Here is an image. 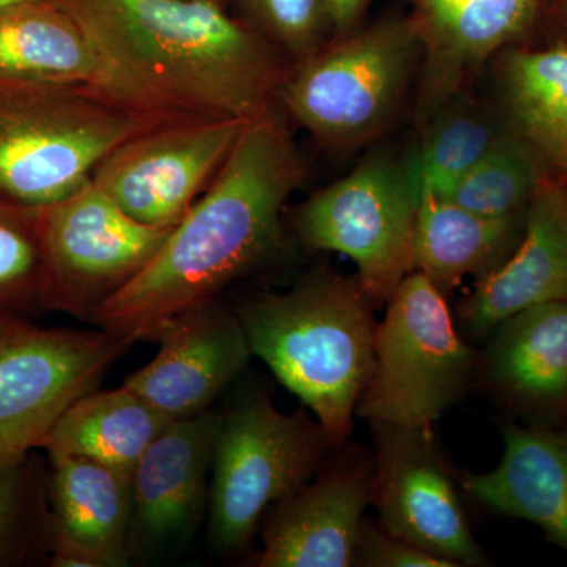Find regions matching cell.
Segmentation results:
<instances>
[{
  "mask_svg": "<svg viewBox=\"0 0 567 567\" xmlns=\"http://www.w3.org/2000/svg\"><path fill=\"white\" fill-rule=\"evenodd\" d=\"M540 44H567V0H546L535 32Z\"/></svg>",
  "mask_w": 567,
  "mask_h": 567,
  "instance_id": "cell-32",
  "label": "cell"
},
{
  "mask_svg": "<svg viewBox=\"0 0 567 567\" xmlns=\"http://www.w3.org/2000/svg\"><path fill=\"white\" fill-rule=\"evenodd\" d=\"M421 194L405 156L374 151L357 167L295 207L292 226L312 252L344 254L377 305H386L412 274Z\"/></svg>",
  "mask_w": 567,
  "mask_h": 567,
  "instance_id": "cell-8",
  "label": "cell"
},
{
  "mask_svg": "<svg viewBox=\"0 0 567 567\" xmlns=\"http://www.w3.org/2000/svg\"><path fill=\"white\" fill-rule=\"evenodd\" d=\"M421 44L415 125L472 87L506 48L532 39L546 0H409Z\"/></svg>",
  "mask_w": 567,
  "mask_h": 567,
  "instance_id": "cell-14",
  "label": "cell"
},
{
  "mask_svg": "<svg viewBox=\"0 0 567 567\" xmlns=\"http://www.w3.org/2000/svg\"><path fill=\"white\" fill-rule=\"evenodd\" d=\"M567 300V178L547 174L537 185L516 251L475 282L457 305L458 331L486 341L509 317L533 306Z\"/></svg>",
  "mask_w": 567,
  "mask_h": 567,
  "instance_id": "cell-17",
  "label": "cell"
},
{
  "mask_svg": "<svg viewBox=\"0 0 567 567\" xmlns=\"http://www.w3.org/2000/svg\"><path fill=\"white\" fill-rule=\"evenodd\" d=\"M353 567H454L445 559L421 550L391 535L372 518L364 517L354 547Z\"/></svg>",
  "mask_w": 567,
  "mask_h": 567,
  "instance_id": "cell-30",
  "label": "cell"
},
{
  "mask_svg": "<svg viewBox=\"0 0 567 567\" xmlns=\"http://www.w3.org/2000/svg\"><path fill=\"white\" fill-rule=\"evenodd\" d=\"M40 208L0 200V327L43 309Z\"/></svg>",
  "mask_w": 567,
  "mask_h": 567,
  "instance_id": "cell-27",
  "label": "cell"
},
{
  "mask_svg": "<svg viewBox=\"0 0 567 567\" xmlns=\"http://www.w3.org/2000/svg\"><path fill=\"white\" fill-rule=\"evenodd\" d=\"M374 456L347 442L303 488L271 507L257 567H353L365 509L372 505Z\"/></svg>",
  "mask_w": 567,
  "mask_h": 567,
  "instance_id": "cell-13",
  "label": "cell"
},
{
  "mask_svg": "<svg viewBox=\"0 0 567 567\" xmlns=\"http://www.w3.org/2000/svg\"><path fill=\"white\" fill-rule=\"evenodd\" d=\"M173 423L122 385L82 395L52 429L50 457L89 458L132 477L147 446Z\"/></svg>",
  "mask_w": 567,
  "mask_h": 567,
  "instance_id": "cell-24",
  "label": "cell"
},
{
  "mask_svg": "<svg viewBox=\"0 0 567 567\" xmlns=\"http://www.w3.org/2000/svg\"><path fill=\"white\" fill-rule=\"evenodd\" d=\"M218 425L210 410L173 421L142 454L133 473V522L152 539H174L196 525Z\"/></svg>",
  "mask_w": 567,
  "mask_h": 567,
  "instance_id": "cell-21",
  "label": "cell"
},
{
  "mask_svg": "<svg viewBox=\"0 0 567 567\" xmlns=\"http://www.w3.org/2000/svg\"><path fill=\"white\" fill-rule=\"evenodd\" d=\"M475 386L533 425L567 420V300L533 306L492 331Z\"/></svg>",
  "mask_w": 567,
  "mask_h": 567,
  "instance_id": "cell-18",
  "label": "cell"
},
{
  "mask_svg": "<svg viewBox=\"0 0 567 567\" xmlns=\"http://www.w3.org/2000/svg\"><path fill=\"white\" fill-rule=\"evenodd\" d=\"M477 350L458 331L447 298L412 271L377 324L375 361L357 416L371 423L434 427L475 386Z\"/></svg>",
  "mask_w": 567,
  "mask_h": 567,
  "instance_id": "cell-7",
  "label": "cell"
},
{
  "mask_svg": "<svg viewBox=\"0 0 567 567\" xmlns=\"http://www.w3.org/2000/svg\"><path fill=\"white\" fill-rule=\"evenodd\" d=\"M44 488L31 457L0 470V567L22 565L32 551L39 550L41 540L52 544L51 511L43 502Z\"/></svg>",
  "mask_w": 567,
  "mask_h": 567,
  "instance_id": "cell-28",
  "label": "cell"
},
{
  "mask_svg": "<svg viewBox=\"0 0 567 567\" xmlns=\"http://www.w3.org/2000/svg\"><path fill=\"white\" fill-rule=\"evenodd\" d=\"M420 61L409 17L386 18L289 66L276 103L324 148L358 151L401 114Z\"/></svg>",
  "mask_w": 567,
  "mask_h": 567,
  "instance_id": "cell-5",
  "label": "cell"
},
{
  "mask_svg": "<svg viewBox=\"0 0 567 567\" xmlns=\"http://www.w3.org/2000/svg\"><path fill=\"white\" fill-rule=\"evenodd\" d=\"M336 450L309 410L282 413L265 391L241 395L224 415L212 456L210 536L226 555L251 544L267 511L317 475Z\"/></svg>",
  "mask_w": 567,
  "mask_h": 567,
  "instance_id": "cell-6",
  "label": "cell"
},
{
  "mask_svg": "<svg viewBox=\"0 0 567 567\" xmlns=\"http://www.w3.org/2000/svg\"><path fill=\"white\" fill-rule=\"evenodd\" d=\"M503 456L486 473H464L458 486L481 506L536 525L567 551V431L502 424Z\"/></svg>",
  "mask_w": 567,
  "mask_h": 567,
  "instance_id": "cell-20",
  "label": "cell"
},
{
  "mask_svg": "<svg viewBox=\"0 0 567 567\" xmlns=\"http://www.w3.org/2000/svg\"><path fill=\"white\" fill-rule=\"evenodd\" d=\"M377 306L357 275L320 271L235 309L254 357L303 402L334 447L349 442L374 372Z\"/></svg>",
  "mask_w": 567,
  "mask_h": 567,
  "instance_id": "cell-3",
  "label": "cell"
},
{
  "mask_svg": "<svg viewBox=\"0 0 567 567\" xmlns=\"http://www.w3.org/2000/svg\"><path fill=\"white\" fill-rule=\"evenodd\" d=\"M159 352L123 385L171 421L208 412L254 357L237 312L210 301L156 331Z\"/></svg>",
  "mask_w": 567,
  "mask_h": 567,
  "instance_id": "cell-15",
  "label": "cell"
},
{
  "mask_svg": "<svg viewBox=\"0 0 567 567\" xmlns=\"http://www.w3.org/2000/svg\"><path fill=\"white\" fill-rule=\"evenodd\" d=\"M371 431L372 505L379 511L380 525L454 567L487 566L434 427L371 423Z\"/></svg>",
  "mask_w": 567,
  "mask_h": 567,
  "instance_id": "cell-11",
  "label": "cell"
},
{
  "mask_svg": "<svg viewBox=\"0 0 567 567\" xmlns=\"http://www.w3.org/2000/svg\"><path fill=\"white\" fill-rule=\"evenodd\" d=\"M48 480L54 567L126 565L133 480L89 458L50 457Z\"/></svg>",
  "mask_w": 567,
  "mask_h": 567,
  "instance_id": "cell-19",
  "label": "cell"
},
{
  "mask_svg": "<svg viewBox=\"0 0 567 567\" xmlns=\"http://www.w3.org/2000/svg\"><path fill=\"white\" fill-rule=\"evenodd\" d=\"M374 0H324L333 40H342L358 31Z\"/></svg>",
  "mask_w": 567,
  "mask_h": 567,
  "instance_id": "cell-31",
  "label": "cell"
},
{
  "mask_svg": "<svg viewBox=\"0 0 567 567\" xmlns=\"http://www.w3.org/2000/svg\"><path fill=\"white\" fill-rule=\"evenodd\" d=\"M0 81L76 85L167 117L203 118L175 114L134 84L100 50L66 2L0 10Z\"/></svg>",
  "mask_w": 567,
  "mask_h": 567,
  "instance_id": "cell-16",
  "label": "cell"
},
{
  "mask_svg": "<svg viewBox=\"0 0 567 567\" xmlns=\"http://www.w3.org/2000/svg\"><path fill=\"white\" fill-rule=\"evenodd\" d=\"M240 6L246 24L292 65L333 40L324 0H240Z\"/></svg>",
  "mask_w": 567,
  "mask_h": 567,
  "instance_id": "cell-29",
  "label": "cell"
},
{
  "mask_svg": "<svg viewBox=\"0 0 567 567\" xmlns=\"http://www.w3.org/2000/svg\"><path fill=\"white\" fill-rule=\"evenodd\" d=\"M178 121L93 89L0 81V200L58 203L123 144Z\"/></svg>",
  "mask_w": 567,
  "mask_h": 567,
  "instance_id": "cell-4",
  "label": "cell"
},
{
  "mask_svg": "<svg viewBox=\"0 0 567 567\" xmlns=\"http://www.w3.org/2000/svg\"><path fill=\"white\" fill-rule=\"evenodd\" d=\"M173 229L136 221L92 178L58 203L41 207L43 311L91 322L144 270Z\"/></svg>",
  "mask_w": 567,
  "mask_h": 567,
  "instance_id": "cell-10",
  "label": "cell"
},
{
  "mask_svg": "<svg viewBox=\"0 0 567 567\" xmlns=\"http://www.w3.org/2000/svg\"><path fill=\"white\" fill-rule=\"evenodd\" d=\"M303 182V162L275 104L246 122L203 197L91 323L136 342L153 341L174 317L215 301L278 248L284 207Z\"/></svg>",
  "mask_w": 567,
  "mask_h": 567,
  "instance_id": "cell-1",
  "label": "cell"
},
{
  "mask_svg": "<svg viewBox=\"0 0 567 567\" xmlns=\"http://www.w3.org/2000/svg\"><path fill=\"white\" fill-rule=\"evenodd\" d=\"M416 130V144L404 153L410 181L421 197L447 199L509 126L494 103L468 87L436 107Z\"/></svg>",
  "mask_w": 567,
  "mask_h": 567,
  "instance_id": "cell-25",
  "label": "cell"
},
{
  "mask_svg": "<svg viewBox=\"0 0 567 567\" xmlns=\"http://www.w3.org/2000/svg\"><path fill=\"white\" fill-rule=\"evenodd\" d=\"M491 66L494 106L550 174L567 178V44H514Z\"/></svg>",
  "mask_w": 567,
  "mask_h": 567,
  "instance_id": "cell-22",
  "label": "cell"
},
{
  "mask_svg": "<svg viewBox=\"0 0 567 567\" xmlns=\"http://www.w3.org/2000/svg\"><path fill=\"white\" fill-rule=\"evenodd\" d=\"M240 118L166 123L111 153L92 181L136 221L173 229L229 158Z\"/></svg>",
  "mask_w": 567,
  "mask_h": 567,
  "instance_id": "cell-12",
  "label": "cell"
},
{
  "mask_svg": "<svg viewBox=\"0 0 567 567\" xmlns=\"http://www.w3.org/2000/svg\"><path fill=\"white\" fill-rule=\"evenodd\" d=\"M212 2L224 3V0H212Z\"/></svg>",
  "mask_w": 567,
  "mask_h": 567,
  "instance_id": "cell-34",
  "label": "cell"
},
{
  "mask_svg": "<svg viewBox=\"0 0 567 567\" xmlns=\"http://www.w3.org/2000/svg\"><path fill=\"white\" fill-rule=\"evenodd\" d=\"M134 344L102 328H41L29 319L0 327V470L47 446L63 413Z\"/></svg>",
  "mask_w": 567,
  "mask_h": 567,
  "instance_id": "cell-9",
  "label": "cell"
},
{
  "mask_svg": "<svg viewBox=\"0 0 567 567\" xmlns=\"http://www.w3.org/2000/svg\"><path fill=\"white\" fill-rule=\"evenodd\" d=\"M546 164L513 130L499 137L458 182L447 199L486 216H511L527 210Z\"/></svg>",
  "mask_w": 567,
  "mask_h": 567,
  "instance_id": "cell-26",
  "label": "cell"
},
{
  "mask_svg": "<svg viewBox=\"0 0 567 567\" xmlns=\"http://www.w3.org/2000/svg\"><path fill=\"white\" fill-rule=\"evenodd\" d=\"M525 213L486 216L445 197H421L412 270L450 297L466 276L480 281L516 251L524 235Z\"/></svg>",
  "mask_w": 567,
  "mask_h": 567,
  "instance_id": "cell-23",
  "label": "cell"
},
{
  "mask_svg": "<svg viewBox=\"0 0 567 567\" xmlns=\"http://www.w3.org/2000/svg\"><path fill=\"white\" fill-rule=\"evenodd\" d=\"M100 50L185 117L252 121L276 104L287 62L212 0H66Z\"/></svg>",
  "mask_w": 567,
  "mask_h": 567,
  "instance_id": "cell-2",
  "label": "cell"
},
{
  "mask_svg": "<svg viewBox=\"0 0 567 567\" xmlns=\"http://www.w3.org/2000/svg\"><path fill=\"white\" fill-rule=\"evenodd\" d=\"M35 2L65 3L66 0H0V10L7 9V7L21 6V3Z\"/></svg>",
  "mask_w": 567,
  "mask_h": 567,
  "instance_id": "cell-33",
  "label": "cell"
}]
</instances>
